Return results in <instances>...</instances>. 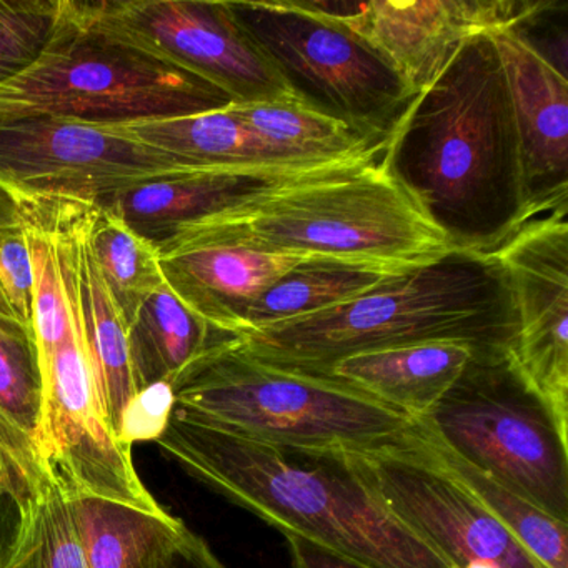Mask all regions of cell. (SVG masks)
Masks as SVG:
<instances>
[{"label":"cell","mask_w":568,"mask_h":568,"mask_svg":"<svg viewBox=\"0 0 568 568\" xmlns=\"http://www.w3.org/2000/svg\"><path fill=\"white\" fill-rule=\"evenodd\" d=\"M32 288L34 277L28 232L18 205L9 199L0 205V294L4 295L16 322L34 334Z\"/></svg>","instance_id":"31"},{"label":"cell","mask_w":568,"mask_h":568,"mask_svg":"<svg viewBox=\"0 0 568 568\" xmlns=\"http://www.w3.org/2000/svg\"><path fill=\"white\" fill-rule=\"evenodd\" d=\"M517 337L514 288L500 258L450 248L354 301L245 332L239 344L275 367L325 377L362 352L427 342L515 348Z\"/></svg>","instance_id":"3"},{"label":"cell","mask_w":568,"mask_h":568,"mask_svg":"<svg viewBox=\"0 0 568 568\" xmlns=\"http://www.w3.org/2000/svg\"><path fill=\"white\" fill-rule=\"evenodd\" d=\"M41 367L34 334L0 315V414L34 438L42 418Z\"/></svg>","instance_id":"29"},{"label":"cell","mask_w":568,"mask_h":568,"mask_svg":"<svg viewBox=\"0 0 568 568\" xmlns=\"http://www.w3.org/2000/svg\"><path fill=\"white\" fill-rule=\"evenodd\" d=\"M28 232L29 251L32 258V307H34L36 347L41 367L42 392L51 374L52 361L59 345L71 334V312L62 281L61 262L54 232L44 205L38 199L14 201Z\"/></svg>","instance_id":"28"},{"label":"cell","mask_w":568,"mask_h":568,"mask_svg":"<svg viewBox=\"0 0 568 568\" xmlns=\"http://www.w3.org/2000/svg\"><path fill=\"white\" fill-rule=\"evenodd\" d=\"M158 445L191 477L284 535L317 541L372 568H448L377 500L341 452L282 450L179 408Z\"/></svg>","instance_id":"2"},{"label":"cell","mask_w":568,"mask_h":568,"mask_svg":"<svg viewBox=\"0 0 568 568\" xmlns=\"http://www.w3.org/2000/svg\"><path fill=\"white\" fill-rule=\"evenodd\" d=\"M568 6L558 0H538L537 8L508 28L535 54L547 61L561 78L567 74Z\"/></svg>","instance_id":"32"},{"label":"cell","mask_w":568,"mask_h":568,"mask_svg":"<svg viewBox=\"0 0 568 568\" xmlns=\"http://www.w3.org/2000/svg\"><path fill=\"white\" fill-rule=\"evenodd\" d=\"M378 158L258 195L174 235L388 272L442 257L450 245Z\"/></svg>","instance_id":"4"},{"label":"cell","mask_w":568,"mask_h":568,"mask_svg":"<svg viewBox=\"0 0 568 568\" xmlns=\"http://www.w3.org/2000/svg\"><path fill=\"white\" fill-rule=\"evenodd\" d=\"M168 568H227L217 555L211 550L204 538L194 531L185 530L179 540L178 547L172 551Z\"/></svg>","instance_id":"36"},{"label":"cell","mask_w":568,"mask_h":568,"mask_svg":"<svg viewBox=\"0 0 568 568\" xmlns=\"http://www.w3.org/2000/svg\"><path fill=\"white\" fill-rule=\"evenodd\" d=\"M232 114L258 139L301 164H334L381 154L385 141L298 102L232 104Z\"/></svg>","instance_id":"23"},{"label":"cell","mask_w":568,"mask_h":568,"mask_svg":"<svg viewBox=\"0 0 568 568\" xmlns=\"http://www.w3.org/2000/svg\"><path fill=\"white\" fill-rule=\"evenodd\" d=\"M175 408L229 434L287 452H365L398 440L414 418L328 377L258 361L239 337L172 381Z\"/></svg>","instance_id":"5"},{"label":"cell","mask_w":568,"mask_h":568,"mask_svg":"<svg viewBox=\"0 0 568 568\" xmlns=\"http://www.w3.org/2000/svg\"><path fill=\"white\" fill-rule=\"evenodd\" d=\"M61 16V0H0V84L41 54Z\"/></svg>","instance_id":"30"},{"label":"cell","mask_w":568,"mask_h":568,"mask_svg":"<svg viewBox=\"0 0 568 568\" xmlns=\"http://www.w3.org/2000/svg\"><path fill=\"white\" fill-rule=\"evenodd\" d=\"M231 98L204 79L105 34L79 0H61L45 48L0 84V122L58 118L128 124L221 111Z\"/></svg>","instance_id":"6"},{"label":"cell","mask_w":568,"mask_h":568,"mask_svg":"<svg viewBox=\"0 0 568 568\" xmlns=\"http://www.w3.org/2000/svg\"><path fill=\"white\" fill-rule=\"evenodd\" d=\"M89 568H168L187 527L174 515L149 514L102 498L69 495Z\"/></svg>","instance_id":"22"},{"label":"cell","mask_w":568,"mask_h":568,"mask_svg":"<svg viewBox=\"0 0 568 568\" xmlns=\"http://www.w3.org/2000/svg\"><path fill=\"white\" fill-rule=\"evenodd\" d=\"M491 38L517 118L528 214L568 209V79L508 29Z\"/></svg>","instance_id":"16"},{"label":"cell","mask_w":568,"mask_h":568,"mask_svg":"<svg viewBox=\"0 0 568 568\" xmlns=\"http://www.w3.org/2000/svg\"><path fill=\"white\" fill-rule=\"evenodd\" d=\"M415 430L435 462L460 481L545 568H568V524L555 520L517 491L428 440L417 427Z\"/></svg>","instance_id":"26"},{"label":"cell","mask_w":568,"mask_h":568,"mask_svg":"<svg viewBox=\"0 0 568 568\" xmlns=\"http://www.w3.org/2000/svg\"><path fill=\"white\" fill-rule=\"evenodd\" d=\"M168 287L212 327L239 335L248 311L305 258L172 235L155 245Z\"/></svg>","instance_id":"17"},{"label":"cell","mask_w":568,"mask_h":568,"mask_svg":"<svg viewBox=\"0 0 568 568\" xmlns=\"http://www.w3.org/2000/svg\"><path fill=\"white\" fill-rule=\"evenodd\" d=\"M175 408L171 382H158L142 388L132 397L119 422L115 437L132 450L135 442L155 440L164 434Z\"/></svg>","instance_id":"33"},{"label":"cell","mask_w":568,"mask_h":568,"mask_svg":"<svg viewBox=\"0 0 568 568\" xmlns=\"http://www.w3.org/2000/svg\"><path fill=\"white\" fill-rule=\"evenodd\" d=\"M38 201L51 221L65 295L81 324L102 415L115 434L125 407L139 390L129 355L128 322L89 242V209L94 204L62 199Z\"/></svg>","instance_id":"15"},{"label":"cell","mask_w":568,"mask_h":568,"mask_svg":"<svg viewBox=\"0 0 568 568\" xmlns=\"http://www.w3.org/2000/svg\"><path fill=\"white\" fill-rule=\"evenodd\" d=\"M397 272L371 265L304 261L261 295L245 317V332L271 327L354 301ZM239 334V335H241Z\"/></svg>","instance_id":"24"},{"label":"cell","mask_w":568,"mask_h":568,"mask_svg":"<svg viewBox=\"0 0 568 568\" xmlns=\"http://www.w3.org/2000/svg\"><path fill=\"white\" fill-rule=\"evenodd\" d=\"M69 312L71 334L55 351L41 424L32 438L39 465L68 495L165 514L139 477L132 450L118 440L102 415L81 324L71 305Z\"/></svg>","instance_id":"12"},{"label":"cell","mask_w":568,"mask_h":568,"mask_svg":"<svg viewBox=\"0 0 568 568\" xmlns=\"http://www.w3.org/2000/svg\"><path fill=\"white\" fill-rule=\"evenodd\" d=\"M185 307L168 284L149 295L128 327L129 355L138 390L171 382L199 357L232 341Z\"/></svg>","instance_id":"21"},{"label":"cell","mask_w":568,"mask_h":568,"mask_svg":"<svg viewBox=\"0 0 568 568\" xmlns=\"http://www.w3.org/2000/svg\"><path fill=\"white\" fill-rule=\"evenodd\" d=\"M341 454L377 500L448 568H545L435 462L415 425L384 447Z\"/></svg>","instance_id":"9"},{"label":"cell","mask_w":568,"mask_h":568,"mask_svg":"<svg viewBox=\"0 0 568 568\" xmlns=\"http://www.w3.org/2000/svg\"><path fill=\"white\" fill-rule=\"evenodd\" d=\"M16 505L18 531L0 568H89L71 498L44 468Z\"/></svg>","instance_id":"25"},{"label":"cell","mask_w":568,"mask_h":568,"mask_svg":"<svg viewBox=\"0 0 568 568\" xmlns=\"http://www.w3.org/2000/svg\"><path fill=\"white\" fill-rule=\"evenodd\" d=\"M118 125L142 144L165 152L179 164L194 171H285L342 164L291 161L248 131L229 108L185 118L151 119Z\"/></svg>","instance_id":"20"},{"label":"cell","mask_w":568,"mask_h":568,"mask_svg":"<svg viewBox=\"0 0 568 568\" xmlns=\"http://www.w3.org/2000/svg\"><path fill=\"white\" fill-rule=\"evenodd\" d=\"M79 6L105 34L204 79L234 104L298 102L239 24L227 0H115Z\"/></svg>","instance_id":"11"},{"label":"cell","mask_w":568,"mask_h":568,"mask_svg":"<svg viewBox=\"0 0 568 568\" xmlns=\"http://www.w3.org/2000/svg\"><path fill=\"white\" fill-rule=\"evenodd\" d=\"M378 158V155H375ZM374 159V158H367ZM361 159V161H367ZM285 171H194L145 182L101 204L158 245L189 225L224 214L258 195L355 162Z\"/></svg>","instance_id":"18"},{"label":"cell","mask_w":568,"mask_h":568,"mask_svg":"<svg viewBox=\"0 0 568 568\" xmlns=\"http://www.w3.org/2000/svg\"><path fill=\"white\" fill-rule=\"evenodd\" d=\"M194 172L118 124L41 118L0 122V191L12 201L101 205L145 182Z\"/></svg>","instance_id":"10"},{"label":"cell","mask_w":568,"mask_h":568,"mask_svg":"<svg viewBox=\"0 0 568 568\" xmlns=\"http://www.w3.org/2000/svg\"><path fill=\"white\" fill-rule=\"evenodd\" d=\"M284 537L287 538L294 568H372L317 541L294 534H285Z\"/></svg>","instance_id":"35"},{"label":"cell","mask_w":568,"mask_h":568,"mask_svg":"<svg viewBox=\"0 0 568 568\" xmlns=\"http://www.w3.org/2000/svg\"><path fill=\"white\" fill-rule=\"evenodd\" d=\"M88 234L102 277L129 327L142 302L165 284L158 247L102 205L89 209Z\"/></svg>","instance_id":"27"},{"label":"cell","mask_w":568,"mask_h":568,"mask_svg":"<svg viewBox=\"0 0 568 568\" xmlns=\"http://www.w3.org/2000/svg\"><path fill=\"white\" fill-rule=\"evenodd\" d=\"M568 209L528 219L497 252L514 288L515 355L568 427Z\"/></svg>","instance_id":"13"},{"label":"cell","mask_w":568,"mask_h":568,"mask_svg":"<svg viewBox=\"0 0 568 568\" xmlns=\"http://www.w3.org/2000/svg\"><path fill=\"white\" fill-rule=\"evenodd\" d=\"M381 51L414 94L427 88L468 39L517 24L538 0H307Z\"/></svg>","instance_id":"14"},{"label":"cell","mask_w":568,"mask_h":568,"mask_svg":"<svg viewBox=\"0 0 568 568\" xmlns=\"http://www.w3.org/2000/svg\"><path fill=\"white\" fill-rule=\"evenodd\" d=\"M378 162L450 248L495 254L530 219L517 118L491 34L465 41L412 98Z\"/></svg>","instance_id":"1"},{"label":"cell","mask_w":568,"mask_h":568,"mask_svg":"<svg viewBox=\"0 0 568 568\" xmlns=\"http://www.w3.org/2000/svg\"><path fill=\"white\" fill-rule=\"evenodd\" d=\"M474 347L427 342L362 352L332 365L325 377L351 385L408 417H424L467 367Z\"/></svg>","instance_id":"19"},{"label":"cell","mask_w":568,"mask_h":568,"mask_svg":"<svg viewBox=\"0 0 568 568\" xmlns=\"http://www.w3.org/2000/svg\"><path fill=\"white\" fill-rule=\"evenodd\" d=\"M41 475L31 438L0 414V478L8 484L14 504Z\"/></svg>","instance_id":"34"},{"label":"cell","mask_w":568,"mask_h":568,"mask_svg":"<svg viewBox=\"0 0 568 568\" xmlns=\"http://www.w3.org/2000/svg\"><path fill=\"white\" fill-rule=\"evenodd\" d=\"M0 495H9L11 497V490H9L8 484L0 478Z\"/></svg>","instance_id":"38"},{"label":"cell","mask_w":568,"mask_h":568,"mask_svg":"<svg viewBox=\"0 0 568 568\" xmlns=\"http://www.w3.org/2000/svg\"><path fill=\"white\" fill-rule=\"evenodd\" d=\"M9 199L11 197H9L8 194H4V192L0 191V205H4ZM0 315H2V317L14 318L12 317L11 311H9L8 304H6L4 295L2 294H0Z\"/></svg>","instance_id":"37"},{"label":"cell","mask_w":568,"mask_h":568,"mask_svg":"<svg viewBox=\"0 0 568 568\" xmlns=\"http://www.w3.org/2000/svg\"><path fill=\"white\" fill-rule=\"evenodd\" d=\"M414 422L438 447L568 524V427L528 382L515 348H474L460 377Z\"/></svg>","instance_id":"7"},{"label":"cell","mask_w":568,"mask_h":568,"mask_svg":"<svg viewBox=\"0 0 568 568\" xmlns=\"http://www.w3.org/2000/svg\"><path fill=\"white\" fill-rule=\"evenodd\" d=\"M232 14L305 108L385 141L414 98L390 61L307 0H227Z\"/></svg>","instance_id":"8"}]
</instances>
